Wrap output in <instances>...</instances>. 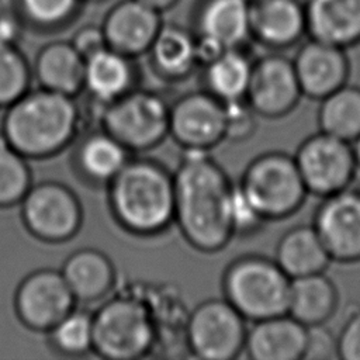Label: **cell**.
<instances>
[{
  "instance_id": "6da1fadb",
  "label": "cell",
  "mask_w": 360,
  "mask_h": 360,
  "mask_svg": "<svg viewBox=\"0 0 360 360\" xmlns=\"http://www.w3.org/2000/svg\"><path fill=\"white\" fill-rule=\"evenodd\" d=\"M174 177V224L190 246L202 253L222 250L233 238V183L205 149H183Z\"/></svg>"
},
{
  "instance_id": "7a4b0ae2",
  "label": "cell",
  "mask_w": 360,
  "mask_h": 360,
  "mask_svg": "<svg viewBox=\"0 0 360 360\" xmlns=\"http://www.w3.org/2000/svg\"><path fill=\"white\" fill-rule=\"evenodd\" d=\"M80 121L73 96L38 86L6 107L0 135L27 159H46L72 143Z\"/></svg>"
},
{
  "instance_id": "3957f363",
  "label": "cell",
  "mask_w": 360,
  "mask_h": 360,
  "mask_svg": "<svg viewBox=\"0 0 360 360\" xmlns=\"http://www.w3.org/2000/svg\"><path fill=\"white\" fill-rule=\"evenodd\" d=\"M117 224L136 236H155L174 224V177L165 165L132 158L107 184Z\"/></svg>"
},
{
  "instance_id": "277c9868",
  "label": "cell",
  "mask_w": 360,
  "mask_h": 360,
  "mask_svg": "<svg viewBox=\"0 0 360 360\" xmlns=\"http://www.w3.org/2000/svg\"><path fill=\"white\" fill-rule=\"evenodd\" d=\"M290 285L277 262L260 255L235 259L222 278L224 297L252 322L287 314Z\"/></svg>"
},
{
  "instance_id": "5b68a950",
  "label": "cell",
  "mask_w": 360,
  "mask_h": 360,
  "mask_svg": "<svg viewBox=\"0 0 360 360\" xmlns=\"http://www.w3.org/2000/svg\"><path fill=\"white\" fill-rule=\"evenodd\" d=\"M156 338L152 311L134 297L107 300L93 312V352L103 359H141L153 349Z\"/></svg>"
},
{
  "instance_id": "8992f818",
  "label": "cell",
  "mask_w": 360,
  "mask_h": 360,
  "mask_svg": "<svg viewBox=\"0 0 360 360\" xmlns=\"http://www.w3.org/2000/svg\"><path fill=\"white\" fill-rule=\"evenodd\" d=\"M236 184L266 221L292 215L308 193L294 156L277 150L252 159Z\"/></svg>"
},
{
  "instance_id": "52a82bcc",
  "label": "cell",
  "mask_w": 360,
  "mask_h": 360,
  "mask_svg": "<svg viewBox=\"0 0 360 360\" xmlns=\"http://www.w3.org/2000/svg\"><path fill=\"white\" fill-rule=\"evenodd\" d=\"M170 104L156 91L134 87L104 105L101 128L131 152L156 148L169 135Z\"/></svg>"
},
{
  "instance_id": "ba28073f",
  "label": "cell",
  "mask_w": 360,
  "mask_h": 360,
  "mask_svg": "<svg viewBox=\"0 0 360 360\" xmlns=\"http://www.w3.org/2000/svg\"><path fill=\"white\" fill-rule=\"evenodd\" d=\"M245 316L224 297L198 304L186 321V345L202 360H232L245 349Z\"/></svg>"
},
{
  "instance_id": "9c48e42d",
  "label": "cell",
  "mask_w": 360,
  "mask_h": 360,
  "mask_svg": "<svg viewBox=\"0 0 360 360\" xmlns=\"http://www.w3.org/2000/svg\"><path fill=\"white\" fill-rule=\"evenodd\" d=\"M20 205L25 229L42 242L70 240L83 224L79 197L69 186L55 180L32 184Z\"/></svg>"
},
{
  "instance_id": "30bf717a",
  "label": "cell",
  "mask_w": 360,
  "mask_h": 360,
  "mask_svg": "<svg viewBox=\"0 0 360 360\" xmlns=\"http://www.w3.org/2000/svg\"><path fill=\"white\" fill-rule=\"evenodd\" d=\"M294 159L307 191L322 197L349 187L357 169L350 142L322 131L307 138Z\"/></svg>"
},
{
  "instance_id": "8fae6325",
  "label": "cell",
  "mask_w": 360,
  "mask_h": 360,
  "mask_svg": "<svg viewBox=\"0 0 360 360\" xmlns=\"http://www.w3.org/2000/svg\"><path fill=\"white\" fill-rule=\"evenodd\" d=\"M76 298L60 270L38 269L27 274L14 294V309L24 326L48 332L76 308Z\"/></svg>"
},
{
  "instance_id": "7c38bea8",
  "label": "cell",
  "mask_w": 360,
  "mask_h": 360,
  "mask_svg": "<svg viewBox=\"0 0 360 360\" xmlns=\"http://www.w3.org/2000/svg\"><path fill=\"white\" fill-rule=\"evenodd\" d=\"M225 103L205 89L188 91L170 104L169 135L183 149L210 150L225 139Z\"/></svg>"
},
{
  "instance_id": "4fadbf2b",
  "label": "cell",
  "mask_w": 360,
  "mask_h": 360,
  "mask_svg": "<svg viewBox=\"0 0 360 360\" xmlns=\"http://www.w3.org/2000/svg\"><path fill=\"white\" fill-rule=\"evenodd\" d=\"M301 96L292 59L274 52L253 60L245 100L257 115L284 117L295 108Z\"/></svg>"
},
{
  "instance_id": "5bb4252c",
  "label": "cell",
  "mask_w": 360,
  "mask_h": 360,
  "mask_svg": "<svg viewBox=\"0 0 360 360\" xmlns=\"http://www.w3.org/2000/svg\"><path fill=\"white\" fill-rule=\"evenodd\" d=\"M323 246L335 262H360V190L343 188L326 195L314 218Z\"/></svg>"
},
{
  "instance_id": "9a60e30c",
  "label": "cell",
  "mask_w": 360,
  "mask_h": 360,
  "mask_svg": "<svg viewBox=\"0 0 360 360\" xmlns=\"http://www.w3.org/2000/svg\"><path fill=\"white\" fill-rule=\"evenodd\" d=\"M162 25V14L138 0L117 1L101 22L107 45L134 59L148 53Z\"/></svg>"
},
{
  "instance_id": "2e32d148",
  "label": "cell",
  "mask_w": 360,
  "mask_h": 360,
  "mask_svg": "<svg viewBox=\"0 0 360 360\" xmlns=\"http://www.w3.org/2000/svg\"><path fill=\"white\" fill-rule=\"evenodd\" d=\"M292 63L302 94L315 100L346 84L350 70L345 48L314 38L300 46Z\"/></svg>"
},
{
  "instance_id": "e0dca14e",
  "label": "cell",
  "mask_w": 360,
  "mask_h": 360,
  "mask_svg": "<svg viewBox=\"0 0 360 360\" xmlns=\"http://www.w3.org/2000/svg\"><path fill=\"white\" fill-rule=\"evenodd\" d=\"M252 39L270 49H285L307 32L301 0H249Z\"/></svg>"
},
{
  "instance_id": "ac0fdd59",
  "label": "cell",
  "mask_w": 360,
  "mask_h": 360,
  "mask_svg": "<svg viewBox=\"0 0 360 360\" xmlns=\"http://www.w3.org/2000/svg\"><path fill=\"white\" fill-rule=\"evenodd\" d=\"M308 328L288 314L255 321L248 329L243 352L253 360H300Z\"/></svg>"
},
{
  "instance_id": "d6986e66",
  "label": "cell",
  "mask_w": 360,
  "mask_h": 360,
  "mask_svg": "<svg viewBox=\"0 0 360 360\" xmlns=\"http://www.w3.org/2000/svg\"><path fill=\"white\" fill-rule=\"evenodd\" d=\"M194 34L225 49L243 48L252 39L249 0H198L193 15Z\"/></svg>"
},
{
  "instance_id": "ffe728a7",
  "label": "cell",
  "mask_w": 360,
  "mask_h": 360,
  "mask_svg": "<svg viewBox=\"0 0 360 360\" xmlns=\"http://www.w3.org/2000/svg\"><path fill=\"white\" fill-rule=\"evenodd\" d=\"M304 4L311 38L345 49L360 42V0H307Z\"/></svg>"
},
{
  "instance_id": "44dd1931",
  "label": "cell",
  "mask_w": 360,
  "mask_h": 360,
  "mask_svg": "<svg viewBox=\"0 0 360 360\" xmlns=\"http://www.w3.org/2000/svg\"><path fill=\"white\" fill-rule=\"evenodd\" d=\"M134 87H136L134 58L107 46L84 59L83 90L103 107Z\"/></svg>"
},
{
  "instance_id": "7402d4cb",
  "label": "cell",
  "mask_w": 360,
  "mask_h": 360,
  "mask_svg": "<svg viewBox=\"0 0 360 360\" xmlns=\"http://www.w3.org/2000/svg\"><path fill=\"white\" fill-rule=\"evenodd\" d=\"M32 77L41 87L76 97L83 90L84 58L70 41H51L37 52Z\"/></svg>"
},
{
  "instance_id": "603a6c76",
  "label": "cell",
  "mask_w": 360,
  "mask_h": 360,
  "mask_svg": "<svg viewBox=\"0 0 360 360\" xmlns=\"http://www.w3.org/2000/svg\"><path fill=\"white\" fill-rule=\"evenodd\" d=\"M60 273L77 302H97L115 284V269L111 259L94 248H83L69 255Z\"/></svg>"
},
{
  "instance_id": "cb8c5ba5",
  "label": "cell",
  "mask_w": 360,
  "mask_h": 360,
  "mask_svg": "<svg viewBox=\"0 0 360 360\" xmlns=\"http://www.w3.org/2000/svg\"><path fill=\"white\" fill-rule=\"evenodd\" d=\"M146 55L152 69L169 82L184 80L200 68L194 32L177 24L163 22Z\"/></svg>"
},
{
  "instance_id": "d4e9b609",
  "label": "cell",
  "mask_w": 360,
  "mask_h": 360,
  "mask_svg": "<svg viewBox=\"0 0 360 360\" xmlns=\"http://www.w3.org/2000/svg\"><path fill=\"white\" fill-rule=\"evenodd\" d=\"M131 153L115 136L100 128L79 142L75 163L83 179L107 186L131 159Z\"/></svg>"
},
{
  "instance_id": "484cf974",
  "label": "cell",
  "mask_w": 360,
  "mask_h": 360,
  "mask_svg": "<svg viewBox=\"0 0 360 360\" xmlns=\"http://www.w3.org/2000/svg\"><path fill=\"white\" fill-rule=\"evenodd\" d=\"M274 260L290 278L323 273L330 256L314 225H298L288 229L276 246Z\"/></svg>"
},
{
  "instance_id": "4316f807",
  "label": "cell",
  "mask_w": 360,
  "mask_h": 360,
  "mask_svg": "<svg viewBox=\"0 0 360 360\" xmlns=\"http://www.w3.org/2000/svg\"><path fill=\"white\" fill-rule=\"evenodd\" d=\"M336 307V287L323 273L291 278L287 314L305 326L325 323Z\"/></svg>"
},
{
  "instance_id": "83f0119b",
  "label": "cell",
  "mask_w": 360,
  "mask_h": 360,
  "mask_svg": "<svg viewBox=\"0 0 360 360\" xmlns=\"http://www.w3.org/2000/svg\"><path fill=\"white\" fill-rule=\"evenodd\" d=\"M253 60L242 48L225 49L202 66L204 89L222 103L245 100Z\"/></svg>"
},
{
  "instance_id": "f1b7e54d",
  "label": "cell",
  "mask_w": 360,
  "mask_h": 360,
  "mask_svg": "<svg viewBox=\"0 0 360 360\" xmlns=\"http://www.w3.org/2000/svg\"><path fill=\"white\" fill-rule=\"evenodd\" d=\"M318 122L322 132L352 143L360 135V87L346 83L323 97Z\"/></svg>"
},
{
  "instance_id": "f546056e",
  "label": "cell",
  "mask_w": 360,
  "mask_h": 360,
  "mask_svg": "<svg viewBox=\"0 0 360 360\" xmlns=\"http://www.w3.org/2000/svg\"><path fill=\"white\" fill-rule=\"evenodd\" d=\"M86 0H14L13 11L24 28L37 32H55L75 22Z\"/></svg>"
},
{
  "instance_id": "4dcf8cb0",
  "label": "cell",
  "mask_w": 360,
  "mask_h": 360,
  "mask_svg": "<svg viewBox=\"0 0 360 360\" xmlns=\"http://www.w3.org/2000/svg\"><path fill=\"white\" fill-rule=\"evenodd\" d=\"M52 349L63 356H83L93 352V314L72 309L48 332Z\"/></svg>"
},
{
  "instance_id": "1f68e13d",
  "label": "cell",
  "mask_w": 360,
  "mask_h": 360,
  "mask_svg": "<svg viewBox=\"0 0 360 360\" xmlns=\"http://www.w3.org/2000/svg\"><path fill=\"white\" fill-rule=\"evenodd\" d=\"M31 186L28 159L0 135V208L20 204Z\"/></svg>"
},
{
  "instance_id": "d6a6232c",
  "label": "cell",
  "mask_w": 360,
  "mask_h": 360,
  "mask_svg": "<svg viewBox=\"0 0 360 360\" xmlns=\"http://www.w3.org/2000/svg\"><path fill=\"white\" fill-rule=\"evenodd\" d=\"M31 80L32 66L17 44L0 41V108L30 90Z\"/></svg>"
},
{
  "instance_id": "836d02e7",
  "label": "cell",
  "mask_w": 360,
  "mask_h": 360,
  "mask_svg": "<svg viewBox=\"0 0 360 360\" xmlns=\"http://www.w3.org/2000/svg\"><path fill=\"white\" fill-rule=\"evenodd\" d=\"M266 219L259 214L238 184H233L231 197V225L233 236H250L256 233Z\"/></svg>"
},
{
  "instance_id": "e575fe53",
  "label": "cell",
  "mask_w": 360,
  "mask_h": 360,
  "mask_svg": "<svg viewBox=\"0 0 360 360\" xmlns=\"http://www.w3.org/2000/svg\"><path fill=\"white\" fill-rule=\"evenodd\" d=\"M256 112L246 100L225 103V139L245 141L256 129Z\"/></svg>"
},
{
  "instance_id": "d590c367",
  "label": "cell",
  "mask_w": 360,
  "mask_h": 360,
  "mask_svg": "<svg viewBox=\"0 0 360 360\" xmlns=\"http://www.w3.org/2000/svg\"><path fill=\"white\" fill-rule=\"evenodd\" d=\"M307 346L302 359L311 360H326L338 356L336 352V338L329 329L321 325L307 326Z\"/></svg>"
},
{
  "instance_id": "8d00e7d4",
  "label": "cell",
  "mask_w": 360,
  "mask_h": 360,
  "mask_svg": "<svg viewBox=\"0 0 360 360\" xmlns=\"http://www.w3.org/2000/svg\"><path fill=\"white\" fill-rule=\"evenodd\" d=\"M338 357L343 360H360V311L349 316L336 338Z\"/></svg>"
},
{
  "instance_id": "74e56055",
  "label": "cell",
  "mask_w": 360,
  "mask_h": 360,
  "mask_svg": "<svg viewBox=\"0 0 360 360\" xmlns=\"http://www.w3.org/2000/svg\"><path fill=\"white\" fill-rule=\"evenodd\" d=\"M70 42L84 59L108 46L103 27L94 24H86L80 27L73 34Z\"/></svg>"
},
{
  "instance_id": "f35d334b",
  "label": "cell",
  "mask_w": 360,
  "mask_h": 360,
  "mask_svg": "<svg viewBox=\"0 0 360 360\" xmlns=\"http://www.w3.org/2000/svg\"><path fill=\"white\" fill-rule=\"evenodd\" d=\"M24 31V25L11 10L7 13H0V41L17 44Z\"/></svg>"
},
{
  "instance_id": "ab89813d",
  "label": "cell",
  "mask_w": 360,
  "mask_h": 360,
  "mask_svg": "<svg viewBox=\"0 0 360 360\" xmlns=\"http://www.w3.org/2000/svg\"><path fill=\"white\" fill-rule=\"evenodd\" d=\"M138 1L162 14L173 8L180 0H138Z\"/></svg>"
},
{
  "instance_id": "60d3db41",
  "label": "cell",
  "mask_w": 360,
  "mask_h": 360,
  "mask_svg": "<svg viewBox=\"0 0 360 360\" xmlns=\"http://www.w3.org/2000/svg\"><path fill=\"white\" fill-rule=\"evenodd\" d=\"M352 149H353V155H354V159H356L357 169H360V135L352 142Z\"/></svg>"
}]
</instances>
